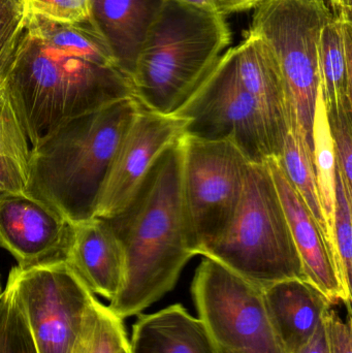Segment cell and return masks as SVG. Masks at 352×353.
Listing matches in <instances>:
<instances>
[{
  "mask_svg": "<svg viewBox=\"0 0 352 353\" xmlns=\"http://www.w3.org/2000/svg\"><path fill=\"white\" fill-rule=\"evenodd\" d=\"M3 83L31 148L74 118L134 97L130 79L89 22L29 12Z\"/></svg>",
  "mask_w": 352,
  "mask_h": 353,
  "instance_id": "6da1fadb",
  "label": "cell"
},
{
  "mask_svg": "<svg viewBox=\"0 0 352 353\" xmlns=\"http://www.w3.org/2000/svg\"><path fill=\"white\" fill-rule=\"evenodd\" d=\"M182 173L181 137L159 155L130 203L107 219L125 261L121 290L109 305L120 319L141 314L172 292L196 255Z\"/></svg>",
  "mask_w": 352,
  "mask_h": 353,
  "instance_id": "7a4b0ae2",
  "label": "cell"
},
{
  "mask_svg": "<svg viewBox=\"0 0 352 353\" xmlns=\"http://www.w3.org/2000/svg\"><path fill=\"white\" fill-rule=\"evenodd\" d=\"M134 97L74 118L31 148L25 192L70 223L95 217L118 150L140 111Z\"/></svg>",
  "mask_w": 352,
  "mask_h": 353,
  "instance_id": "3957f363",
  "label": "cell"
},
{
  "mask_svg": "<svg viewBox=\"0 0 352 353\" xmlns=\"http://www.w3.org/2000/svg\"><path fill=\"white\" fill-rule=\"evenodd\" d=\"M225 17L167 0L149 31L130 78L142 108L175 114L231 43Z\"/></svg>",
  "mask_w": 352,
  "mask_h": 353,
  "instance_id": "277c9868",
  "label": "cell"
},
{
  "mask_svg": "<svg viewBox=\"0 0 352 353\" xmlns=\"http://www.w3.org/2000/svg\"><path fill=\"white\" fill-rule=\"evenodd\" d=\"M202 256L218 261L262 288L283 280L305 279L267 161L248 165L243 195L233 221L222 238Z\"/></svg>",
  "mask_w": 352,
  "mask_h": 353,
  "instance_id": "5b68a950",
  "label": "cell"
},
{
  "mask_svg": "<svg viewBox=\"0 0 352 353\" xmlns=\"http://www.w3.org/2000/svg\"><path fill=\"white\" fill-rule=\"evenodd\" d=\"M250 30L272 50L291 109V126L312 145L314 113L320 92V43L333 12L327 0H262L253 8Z\"/></svg>",
  "mask_w": 352,
  "mask_h": 353,
  "instance_id": "8992f818",
  "label": "cell"
},
{
  "mask_svg": "<svg viewBox=\"0 0 352 353\" xmlns=\"http://www.w3.org/2000/svg\"><path fill=\"white\" fill-rule=\"evenodd\" d=\"M198 319L219 353H285L273 327L264 288L204 257L191 283Z\"/></svg>",
  "mask_w": 352,
  "mask_h": 353,
  "instance_id": "52a82bcc",
  "label": "cell"
},
{
  "mask_svg": "<svg viewBox=\"0 0 352 353\" xmlns=\"http://www.w3.org/2000/svg\"><path fill=\"white\" fill-rule=\"evenodd\" d=\"M6 284L37 353H72L95 294L68 261L12 268Z\"/></svg>",
  "mask_w": 352,
  "mask_h": 353,
  "instance_id": "ba28073f",
  "label": "cell"
},
{
  "mask_svg": "<svg viewBox=\"0 0 352 353\" xmlns=\"http://www.w3.org/2000/svg\"><path fill=\"white\" fill-rule=\"evenodd\" d=\"M173 115L187 122L184 136L229 142L250 163L270 157L264 120L242 84L236 48L225 51L191 97Z\"/></svg>",
  "mask_w": 352,
  "mask_h": 353,
  "instance_id": "9c48e42d",
  "label": "cell"
},
{
  "mask_svg": "<svg viewBox=\"0 0 352 353\" xmlns=\"http://www.w3.org/2000/svg\"><path fill=\"white\" fill-rule=\"evenodd\" d=\"M183 195L196 255L218 242L241 203L249 161L229 142L182 136Z\"/></svg>",
  "mask_w": 352,
  "mask_h": 353,
  "instance_id": "30bf717a",
  "label": "cell"
},
{
  "mask_svg": "<svg viewBox=\"0 0 352 353\" xmlns=\"http://www.w3.org/2000/svg\"><path fill=\"white\" fill-rule=\"evenodd\" d=\"M186 124L177 116L154 113L141 105L105 179L96 217H113L130 203L159 155L183 136Z\"/></svg>",
  "mask_w": 352,
  "mask_h": 353,
  "instance_id": "8fae6325",
  "label": "cell"
},
{
  "mask_svg": "<svg viewBox=\"0 0 352 353\" xmlns=\"http://www.w3.org/2000/svg\"><path fill=\"white\" fill-rule=\"evenodd\" d=\"M74 224L27 192H0V247L18 267L65 261Z\"/></svg>",
  "mask_w": 352,
  "mask_h": 353,
  "instance_id": "7c38bea8",
  "label": "cell"
},
{
  "mask_svg": "<svg viewBox=\"0 0 352 353\" xmlns=\"http://www.w3.org/2000/svg\"><path fill=\"white\" fill-rule=\"evenodd\" d=\"M267 163L280 196L305 279L320 290L333 306L344 303L336 263L326 234L287 178L278 159L269 157Z\"/></svg>",
  "mask_w": 352,
  "mask_h": 353,
  "instance_id": "4fadbf2b",
  "label": "cell"
},
{
  "mask_svg": "<svg viewBox=\"0 0 352 353\" xmlns=\"http://www.w3.org/2000/svg\"><path fill=\"white\" fill-rule=\"evenodd\" d=\"M242 84L264 120L270 157L279 159L291 126V109L276 58L266 41L252 30L236 46Z\"/></svg>",
  "mask_w": 352,
  "mask_h": 353,
  "instance_id": "5bb4252c",
  "label": "cell"
},
{
  "mask_svg": "<svg viewBox=\"0 0 352 353\" xmlns=\"http://www.w3.org/2000/svg\"><path fill=\"white\" fill-rule=\"evenodd\" d=\"M167 0H89V24L118 68L132 78L151 27Z\"/></svg>",
  "mask_w": 352,
  "mask_h": 353,
  "instance_id": "9a60e30c",
  "label": "cell"
},
{
  "mask_svg": "<svg viewBox=\"0 0 352 353\" xmlns=\"http://www.w3.org/2000/svg\"><path fill=\"white\" fill-rule=\"evenodd\" d=\"M65 261L91 292L111 302L121 290L124 253L113 228L105 218L74 224Z\"/></svg>",
  "mask_w": 352,
  "mask_h": 353,
  "instance_id": "2e32d148",
  "label": "cell"
},
{
  "mask_svg": "<svg viewBox=\"0 0 352 353\" xmlns=\"http://www.w3.org/2000/svg\"><path fill=\"white\" fill-rule=\"evenodd\" d=\"M267 309L285 353L307 344L333 305L305 279L283 280L264 288Z\"/></svg>",
  "mask_w": 352,
  "mask_h": 353,
  "instance_id": "e0dca14e",
  "label": "cell"
},
{
  "mask_svg": "<svg viewBox=\"0 0 352 353\" xmlns=\"http://www.w3.org/2000/svg\"><path fill=\"white\" fill-rule=\"evenodd\" d=\"M130 353H219L202 321L181 304L152 314H138Z\"/></svg>",
  "mask_w": 352,
  "mask_h": 353,
  "instance_id": "ac0fdd59",
  "label": "cell"
},
{
  "mask_svg": "<svg viewBox=\"0 0 352 353\" xmlns=\"http://www.w3.org/2000/svg\"><path fill=\"white\" fill-rule=\"evenodd\" d=\"M320 90L326 107L352 105L351 17L338 12L324 25L320 43Z\"/></svg>",
  "mask_w": 352,
  "mask_h": 353,
  "instance_id": "d6986e66",
  "label": "cell"
},
{
  "mask_svg": "<svg viewBox=\"0 0 352 353\" xmlns=\"http://www.w3.org/2000/svg\"><path fill=\"white\" fill-rule=\"evenodd\" d=\"M31 145L10 92L0 81V192H25Z\"/></svg>",
  "mask_w": 352,
  "mask_h": 353,
  "instance_id": "ffe728a7",
  "label": "cell"
},
{
  "mask_svg": "<svg viewBox=\"0 0 352 353\" xmlns=\"http://www.w3.org/2000/svg\"><path fill=\"white\" fill-rule=\"evenodd\" d=\"M278 161H280L287 178L301 195L329 240L328 226L316 180L313 149L299 130L296 128L289 130Z\"/></svg>",
  "mask_w": 352,
  "mask_h": 353,
  "instance_id": "44dd1931",
  "label": "cell"
},
{
  "mask_svg": "<svg viewBox=\"0 0 352 353\" xmlns=\"http://www.w3.org/2000/svg\"><path fill=\"white\" fill-rule=\"evenodd\" d=\"M312 145H313V161L320 201L328 226L329 242L331 245L333 215L336 201L337 169L336 154L331 138L328 115L322 90L318 95L312 126ZM332 248V246H331ZM334 255V254H333Z\"/></svg>",
  "mask_w": 352,
  "mask_h": 353,
  "instance_id": "7402d4cb",
  "label": "cell"
},
{
  "mask_svg": "<svg viewBox=\"0 0 352 353\" xmlns=\"http://www.w3.org/2000/svg\"><path fill=\"white\" fill-rule=\"evenodd\" d=\"M124 319L99 300L93 302L72 353H118L127 345Z\"/></svg>",
  "mask_w": 352,
  "mask_h": 353,
  "instance_id": "603a6c76",
  "label": "cell"
},
{
  "mask_svg": "<svg viewBox=\"0 0 352 353\" xmlns=\"http://www.w3.org/2000/svg\"><path fill=\"white\" fill-rule=\"evenodd\" d=\"M338 169V168H337ZM352 196L347 193L338 172L336 201L331 230V246L344 294V305L351 313Z\"/></svg>",
  "mask_w": 352,
  "mask_h": 353,
  "instance_id": "cb8c5ba5",
  "label": "cell"
},
{
  "mask_svg": "<svg viewBox=\"0 0 352 353\" xmlns=\"http://www.w3.org/2000/svg\"><path fill=\"white\" fill-rule=\"evenodd\" d=\"M0 353H37L28 325L8 284L0 296Z\"/></svg>",
  "mask_w": 352,
  "mask_h": 353,
  "instance_id": "d4e9b609",
  "label": "cell"
},
{
  "mask_svg": "<svg viewBox=\"0 0 352 353\" xmlns=\"http://www.w3.org/2000/svg\"><path fill=\"white\" fill-rule=\"evenodd\" d=\"M337 168L347 193L352 196V105L326 107Z\"/></svg>",
  "mask_w": 352,
  "mask_h": 353,
  "instance_id": "484cf974",
  "label": "cell"
},
{
  "mask_svg": "<svg viewBox=\"0 0 352 353\" xmlns=\"http://www.w3.org/2000/svg\"><path fill=\"white\" fill-rule=\"evenodd\" d=\"M28 10L24 0H0V77L12 61L26 24Z\"/></svg>",
  "mask_w": 352,
  "mask_h": 353,
  "instance_id": "4316f807",
  "label": "cell"
},
{
  "mask_svg": "<svg viewBox=\"0 0 352 353\" xmlns=\"http://www.w3.org/2000/svg\"><path fill=\"white\" fill-rule=\"evenodd\" d=\"M27 10L61 23H88L89 0H24Z\"/></svg>",
  "mask_w": 352,
  "mask_h": 353,
  "instance_id": "83f0119b",
  "label": "cell"
},
{
  "mask_svg": "<svg viewBox=\"0 0 352 353\" xmlns=\"http://www.w3.org/2000/svg\"><path fill=\"white\" fill-rule=\"evenodd\" d=\"M351 313L343 321L332 308L324 315V327L330 353H352Z\"/></svg>",
  "mask_w": 352,
  "mask_h": 353,
  "instance_id": "f1b7e54d",
  "label": "cell"
},
{
  "mask_svg": "<svg viewBox=\"0 0 352 353\" xmlns=\"http://www.w3.org/2000/svg\"><path fill=\"white\" fill-rule=\"evenodd\" d=\"M291 353H330L326 327H324V321L320 323L318 331L315 332L310 341L305 344V345L302 346L299 350Z\"/></svg>",
  "mask_w": 352,
  "mask_h": 353,
  "instance_id": "f546056e",
  "label": "cell"
},
{
  "mask_svg": "<svg viewBox=\"0 0 352 353\" xmlns=\"http://www.w3.org/2000/svg\"><path fill=\"white\" fill-rule=\"evenodd\" d=\"M262 0H215L219 14L227 17L234 12H245L256 8Z\"/></svg>",
  "mask_w": 352,
  "mask_h": 353,
  "instance_id": "4dcf8cb0",
  "label": "cell"
},
{
  "mask_svg": "<svg viewBox=\"0 0 352 353\" xmlns=\"http://www.w3.org/2000/svg\"><path fill=\"white\" fill-rule=\"evenodd\" d=\"M177 1L183 2V3L196 6V8H203V10H210V12L219 14L215 0H177Z\"/></svg>",
  "mask_w": 352,
  "mask_h": 353,
  "instance_id": "1f68e13d",
  "label": "cell"
},
{
  "mask_svg": "<svg viewBox=\"0 0 352 353\" xmlns=\"http://www.w3.org/2000/svg\"><path fill=\"white\" fill-rule=\"evenodd\" d=\"M351 0H334L332 12L333 14L343 12V14L351 17Z\"/></svg>",
  "mask_w": 352,
  "mask_h": 353,
  "instance_id": "d6a6232c",
  "label": "cell"
},
{
  "mask_svg": "<svg viewBox=\"0 0 352 353\" xmlns=\"http://www.w3.org/2000/svg\"><path fill=\"white\" fill-rule=\"evenodd\" d=\"M118 353H130V342H128L127 345L124 346L121 350H120Z\"/></svg>",
  "mask_w": 352,
  "mask_h": 353,
  "instance_id": "836d02e7",
  "label": "cell"
},
{
  "mask_svg": "<svg viewBox=\"0 0 352 353\" xmlns=\"http://www.w3.org/2000/svg\"><path fill=\"white\" fill-rule=\"evenodd\" d=\"M333 4H334V0H329V6H331V10H332Z\"/></svg>",
  "mask_w": 352,
  "mask_h": 353,
  "instance_id": "e575fe53",
  "label": "cell"
},
{
  "mask_svg": "<svg viewBox=\"0 0 352 353\" xmlns=\"http://www.w3.org/2000/svg\"><path fill=\"white\" fill-rule=\"evenodd\" d=\"M2 290H1V284H0V296H1Z\"/></svg>",
  "mask_w": 352,
  "mask_h": 353,
  "instance_id": "d590c367",
  "label": "cell"
}]
</instances>
